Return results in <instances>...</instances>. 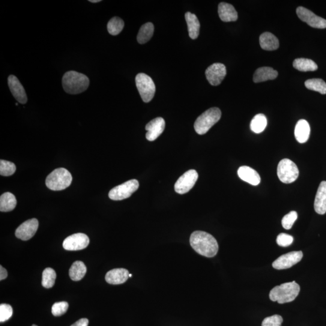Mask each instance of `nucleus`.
<instances>
[{
  "instance_id": "cd10ccee",
  "label": "nucleus",
  "mask_w": 326,
  "mask_h": 326,
  "mask_svg": "<svg viewBox=\"0 0 326 326\" xmlns=\"http://www.w3.org/2000/svg\"><path fill=\"white\" fill-rule=\"evenodd\" d=\"M154 26L151 23H147L143 25L140 28L138 35H137V41L139 43L143 44L151 40L153 36Z\"/></svg>"
},
{
  "instance_id": "2eb2a0df",
  "label": "nucleus",
  "mask_w": 326,
  "mask_h": 326,
  "mask_svg": "<svg viewBox=\"0 0 326 326\" xmlns=\"http://www.w3.org/2000/svg\"><path fill=\"white\" fill-rule=\"evenodd\" d=\"M165 128V121L163 118H155L149 122L146 126L145 130L148 131L146 134V139L152 142L156 140L163 133Z\"/></svg>"
},
{
  "instance_id": "f03ea898",
  "label": "nucleus",
  "mask_w": 326,
  "mask_h": 326,
  "mask_svg": "<svg viewBox=\"0 0 326 326\" xmlns=\"http://www.w3.org/2000/svg\"><path fill=\"white\" fill-rule=\"evenodd\" d=\"M62 86L68 94H77L88 89L89 79L87 76L75 71H69L62 77Z\"/></svg>"
},
{
  "instance_id": "b1692460",
  "label": "nucleus",
  "mask_w": 326,
  "mask_h": 326,
  "mask_svg": "<svg viewBox=\"0 0 326 326\" xmlns=\"http://www.w3.org/2000/svg\"><path fill=\"white\" fill-rule=\"evenodd\" d=\"M185 19L188 26V34L192 40L198 38L200 31V23L196 15L190 13L185 14Z\"/></svg>"
},
{
  "instance_id": "4c0bfd02",
  "label": "nucleus",
  "mask_w": 326,
  "mask_h": 326,
  "mask_svg": "<svg viewBox=\"0 0 326 326\" xmlns=\"http://www.w3.org/2000/svg\"><path fill=\"white\" fill-rule=\"evenodd\" d=\"M277 244L280 247H288L294 242V238L292 236L286 234V233H280L277 238Z\"/></svg>"
},
{
  "instance_id": "c756f323",
  "label": "nucleus",
  "mask_w": 326,
  "mask_h": 326,
  "mask_svg": "<svg viewBox=\"0 0 326 326\" xmlns=\"http://www.w3.org/2000/svg\"><path fill=\"white\" fill-rule=\"evenodd\" d=\"M304 84L310 90L319 92L321 94H326V83L321 79H308Z\"/></svg>"
},
{
  "instance_id": "ddd939ff",
  "label": "nucleus",
  "mask_w": 326,
  "mask_h": 326,
  "mask_svg": "<svg viewBox=\"0 0 326 326\" xmlns=\"http://www.w3.org/2000/svg\"><path fill=\"white\" fill-rule=\"evenodd\" d=\"M227 74L225 65L221 63H215L209 66L205 71V76L211 85L218 86L221 84Z\"/></svg>"
},
{
  "instance_id": "9d476101",
  "label": "nucleus",
  "mask_w": 326,
  "mask_h": 326,
  "mask_svg": "<svg viewBox=\"0 0 326 326\" xmlns=\"http://www.w3.org/2000/svg\"><path fill=\"white\" fill-rule=\"evenodd\" d=\"M303 252L301 251H292V252L283 254L275 260L273 264V267L276 270H286V269L290 268L300 262L303 258Z\"/></svg>"
},
{
  "instance_id": "6e6552de",
  "label": "nucleus",
  "mask_w": 326,
  "mask_h": 326,
  "mask_svg": "<svg viewBox=\"0 0 326 326\" xmlns=\"http://www.w3.org/2000/svg\"><path fill=\"white\" fill-rule=\"evenodd\" d=\"M139 187V181L137 179H131L111 190L108 194L109 198L114 201H121L130 198Z\"/></svg>"
},
{
  "instance_id": "20e7f679",
  "label": "nucleus",
  "mask_w": 326,
  "mask_h": 326,
  "mask_svg": "<svg viewBox=\"0 0 326 326\" xmlns=\"http://www.w3.org/2000/svg\"><path fill=\"white\" fill-rule=\"evenodd\" d=\"M72 176L68 170L58 168L53 170L48 175L46 184L49 189L59 191L69 187L72 182Z\"/></svg>"
},
{
  "instance_id": "f257e3e1",
  "label": "nucleus",
  "mask_w": 326,
  "mask_h": 326,
  "mask_svg": "<svg viewBox=\"0 0 326 326\" xmlns=\"http://www.w3.org/2000/svg\"><path fill=\"white\" fill-rule=\"evenodd\" d=\"M190 244L197 253L206 257H214L219 250L216 239L205 232H194L190 236Z\"/></svg>"
},
{
  "instance_id": "5701e85b",
  "label": "nucleus",
  "mask_w": 326,
  "mask_h": 326,
  "mask_svg": "<svg viewBox=\"0 0 326 326\" xmlns=\"http://www.w3.org/2000/svg\"><path fill=\"white\" fill-rule=\"evenodd\" d=\"M259 43L262 49L265 50H276L279 47V40L270 32H265L260 35Z\"/></svg>"
},
{
  "instance_id": "4468645a",
  "label": "nucleus",
  "mask_w": 326,
  "mask_h": 326,
  "mask_svg": "<svg viewBox=\"0 0 326 326\" xmlns=\"http://www.w3.org/2000/svg\"><path fill=\"white\" fill-rule=\"evenodd\" d=\"M38 226V221L35 218L26 221L16 230V237L23 241L29 240L37 233Z\"/></svg>"
},
{
  "instance_id": "39448f33",
  "label": "nucleus",
  "mask_w": 326,
  "mask_h": 326,
  "mask_svg": "<svg viewBox=\"0 0 326 326\" xmlns=\"http://www.w3.org/2000/svg\"><path fill=\"white\" fill-rule=\"evenodd\" d=\"M221 118V112L218 107H211L198 117L194 122V128L199 135H204Z\"/></svg>"
},
{
  "instance_id": "412c9836",
  "label": "nucleus",
  "mask_w": 326,
  "mask_h": 326,
  "mask_svg": "<svg viewBox=\"0 0 326 326\" xmlns=\"http://www.w3.org/2000/svg\"><path fill=\"white\" fill-rule=\"evenodd\" d=\"M310 128L309 123L304 119L297 122L295 128V137L300 143H306L309 138Z\"/></svg>"
},
{
  "instance_id": "423d86ee",
  "label": "nucleus",
  "mask_w": 326,
  "mask_h": 326,
  "mask_svg": "<svg viewBox=\"0 0 326 326\" xmlns=\"http://www.w3.org/2000/svg\"><path fill=\"white\" fill-rule=\"evenodd\" d=\"M137 89L144 102L148 103L154 97L155 85L150 76L145 73H139L136 77Z\"/></svg>"
},
{
  "instance_id": "4be33fe9",
  "label": "nucleus",
  "mask_w": 326,
  "mask_h": 326,
  "mask_svg": "<svg viewBox=\"0 0 326 326\" xmlns=\"http://www.w3.org/2000/svg\"><path fill=\"white\" fill-rule=\"evenodd\" d=\"M278 72L273 68L264 67L258 68L254 74L253 81L259 83L277 78Z\"/></svg>"
},
{
  "instance_id": "79ce46f5",
  "label": "nucleus",
  "mask_w": 326,
  "mask_h": 326,
  "mask_svg": "<svg viewBox=\"0 0 326 326\" xmlns=\"http://www.w3.org/2000/svg\"><path fill=\"white\" fill-rule=\"evenodd\" d=\"M132 277V274H130V275H129V277Z\"/></svg>"
},
{
  "instance_id": "0eeeda50",
  "label": "nucleus",
  "mask_w": 326,
  "mask_h": 326,
  "mask_svg": "<svg viewBox=\"0 0 326 326\" xmlns=\"http://www.w3.org/2000/svg\"><path fill=\"white\" fill-rule=\"evenodd\" d=\"M277 175L283 183L290 184L298 178L299 170L297 165L292 161L285 158L281 160L278 165Z\"/></svg>"
},
{
  "instance_id": "7c9ffc66",
  "label": "nucleus",
  "mask_w": 326,
  "mask_h": 326,
  "mask_svg": "<svg viewBox=\"0 0 326 326\" xmlns=\"http://www.w3.org/2000/svg\"><path fill=\"white\" fill-rule=\"evenodd\" d=\"M125 23L121 18L115 17L109 21L107 23V29L109 34L116 36L120 34L124 29Z\"/></svg>"
},
{
  "instance_id": "72a5a7b5",
  "label": "nucleus",
  "mask_w": 326,
  "mask_h": 326,
  "mask_svg": "<svg viewBox=\"0 0 326 326\" xmlns=\"http://www.w3.org/2000/svg\"><path fill=\"white\" fill-rule=\"evenodd\" d=\"M298 214L297 212L292 211L289 212L288 214L285 215L283 218L282 221V226L284 229L286 230H290L294 225L295 221L297 220Z\"/></svg>"
},
{
  "instance_id": "f3484780",
  "label": "nucleus",
  "mask_w": 326,
  "mask_h": 326,
  "mask_svg": "<svg viewBox=\"0 0 326 326\" xmlns=\"http://www.w3.org/2000/svg\"><path fill=\"white\" fill-rule=\"evenodd\" d=\"M129 271L124 268L113 269L106 274L105 280L111 285H121L127 282L129 278Z\"/></svg>"
},
{
  "instance_id": "c85d7f7f",
  "label": "nucleus",
  "mask_w": 326,
  "mask_h": 326,
  "mask_svg": "<svg viewBox=\"0 0 326 326\" xmlns=\"http://www.w3.org/2000/svg\"><path fill=\"white\" fill-rule=\"evenodd\" d=\"M267 125V118L263 114H259V115L254 116L251 122V130L254 133H261L265 130Z\"/></svg>"
},
{
  "instance_id": "a878e982",
  "label": "nucleus",
  "mask_w": 326,
  "mask_h": 326,
  "mask_svg": "<svg viewBox=\"0 0 326 326\" xmlns=\"http://www.w3.org/2000/svg\"><path fill=\"white\" fill-rule=\"evenodd\" d=\"M293 67L298 71H314L318 69V65L312 60L306 58H298L293 62Z\"/></svg>"
},
{
  "instance_id": "e433bc0d",
  "label": "nucleus",
  "mask_w": 326,
  "mask_h": 326,
  "mask_svg": "<svg viewBox=\"0 0 326 326\" xmlns=\"http://www.w3.org/2000/svg\"><path fill=\"white\" fill-rule=\"evenodd\" d=\"M282 322V316L274 315L265 318L262 323V326H281Z\"/></svg>"
},
{
  "instance_id": "bb28decb",
  "label": "nucleus",
  "mask_w": 326,
  "mask_h": 326,
  "mask_svg": "<svg viewBox=\"0 0 326 326\" xmlns=\"http://www.w3.org/2000/svg\"><path fill=\"white\" fill-rule=\"evenodd\" d=\"M86 273V267L83 262H74L69 270V276L73 281H79L83 279Z\"/></svg>"
},
{
  "instance_id": "a19ab883",
  "label": "nucleus",
  "mask_w": 326,
  "mask_h": 326,
  "mask_svg": "<svg viewBox=\"0 0 326 326\" xmlns=\"http://www.w3.org/2000/svg\"><path fill=\"white\" fill-rule=\"evenodd\" d=\"M89 2L92 3V4H97V3L100 2V0H89Z\"/></svg>"
},
{
  "instance_id": "58836bf2",
  "label": "nucleus",
  "mask_w": 326,
  "mask_h": 326,
  "mask_svg": "<svg viewBox=\"0 0 326 326\" xmlns=\"http://www.w3.org/2000/svg\"><path fill=\"white\" fill-rule=\"evenodd\" d=\"M88 323L89 321L87 318H81L71 326H88Z\"/></svg>"
},
{
  "instance_id": "dca6fc26",
  "label": "nucleus",
  "mask_w": 326,
  "mask_h": 326,
  "mask_svg": "<svg viewBox=\"0 0 326 326\" xmlns=\"http://www.w3.org/2000/svg\"><path fill=\"white\" fill-rule=\"evenodd\" d=\"M8 85L11 93L16 98V100L20 103H26L28 101V96H27L25 88L19 81V79L14 75H10L8 77Z\"/></svg>"
},
{
  "instance_id": "1a4fd4ad",
  "label": "nucleus",
  "mask_w": 326,
  "mask_h": 326,
  "mask_svg": "<svg viewBox=\"0 0 326 326\" xmlns=\"http://www.w3.org/2000/svg\"><path fill=\"white\" fill-rule=\"evenodd\" d=\"M198 174L195 170H189L178 179L175 184V190L179 194L188 193L198 180Z\"/></svg>"
},
{
  "instance_id": "473e14b6",
  "label": "nucleus",
  "mask_w": 326,
  "mask_h": 326,
  "mask_svg": "<svg viewBox=\"0 0 326 326\" xmlns=\"http://www.w3.org/2000/svg\"><path fill=\"white\" fill-rule=\"evenodd\" d=\"M16 171V166L10 161L1 160L0 161V174L4 176H10Z\"/></svg>"
},
{
  "instance_id": "37998d69",
  "label": "nucleus",
  "mask_w": 326,
  "mask_h": 326,
  "mask_svg": "<svg viewBox=\"0 0 326 326\" xmlns=\"http://www.w3.org/2000/svg\"><path fill=\"white\" fill-rule=\"evenodd\" d=\"M32 326H38V325L34 324V325H32Z\"/></svg>"
},
{
  "instance_id": "6ab92c4d",
  "label": "nucleus",
  "mask_w": 326,
  "mask_h": 326,
  "mask_svg": "<svg viewBox=\"0 0 326 326\" xmlns=\"http://www.w3.org/2000/svg\"><path fill=\"white\" fill-rule=\"evenodd\" d=\"M314 208L319 214L326 213V181H322L319 185L314 202Z\"/></svg>"
},
{
  "instance_id": "ea45409f",
  "label": "nucleus",
  "mask_w": 326,
  "mask_h": 326,
  "mask_svg": "<svg viewBox=\"0 0 326 326\" xmlns=\"http://www.w3.org/2000/svg\"><path fill=\"white\" fill-rule=\"evenodd\" d=\"M8 277V271L6 269L0 266V280H5Z\"/></svg>"
},
{
  "instance_id": "393cba45",
  "label": "nucleus",
  "mask_w": 326,
  "mask_h": 326,
  "mask_svg": "<svg viewBox=\"0 0 326 326\" xmlns=\"http://www.w3.org/2000/svg\"><path fill=\"white\" fill-rule=\"evenodd\" d=\"M17 204V199L13 193H5L0 197V211L2 212L13 211Z\"/></svg>"
},
{
  "instance_id": "9b49d317",
  "label": "nucleus",
  "mask_w": 326,
  "mask_h": 326,
  "mask_svg": "<svg viewBox=\"0 0 326 326\" xmlns=\"http://www.w3.org/2000/svg\"><path fill=\"white\" fill-rule=\"evenodd\" d=\"M297 14L299 19L308 25L316 29H325L326 20L316 16L312 11L303 7H298L297 9Z\"/></svg>"
},
{
  "instance_id": "a211bd4d",
  "label": "nucleus",
  "mask_w": 326,
  "mask_h": 326,
  "mask_svg": "<svg viewBox=\"0 0 326 326\" xmlns=\"http://www.w3.org/2000/svg\"><path fill=\"white\" fill-rule=\"evenodd\" d=\"M238 174L242 180L253 185H257L261 181L258 173L250 167L244 166L239 167Z\"/></svg>"
},
{
  "instance_id": "f8f14e48",
  "label": "nucleus",
  "mask_w": 326,
  "mask_h": 326,
  "mask_svg": "<svg viewBox=\"0 0 326 326\" xmlns=\"http://www.w3.org/2000/svg\"><path fill=\"white\" fill-rule=\"evenodd\" d=\"M89 239L83 233H76L68 236L63 242V247L68 251H78L88 246Z\"/></svg>"
},
{
  "instance_id": "c9c22d12",
  "label": "nucleus",
  "mask_w": 326,
  "mask_h": 326,
  "mask_svg": "<svg viewBox=\"0 0 326 326\" xmlns=\"http://www.w3.org/2000/svg\"><path fill=\"white\" fill-rule=\"evenodd\" d=\"M68 308V303L66 301H61L55 303L53 305L52 312L54 316H59L62 315L67 312Z\"/></svg>"
},
{
  "instance_id": "f704fd0d",
  "label": "nucleus",
  "mask_w": 326,
  "mask_h": 326,
  "mask_svg": "<svg viewBox=\"0 0 326 326\" xmlns=\"http://www.w3.org/2000/svg\"><path fill=\"white\" fill-rule=\"evenodd\" d=\"M13 315V307L10 304H2L0 305V322L8 321Z\"/></svg>"
},
{
  "instance_id": "aec40b11",
  "label": "nucleus",
  "mask_w": 326,
  "mask_h": 326,
  "mask_svg": "<svg viewBox=\"0 0 326 326\" xmlns=\"http://www.w3.org/2000/svg\"><path fill=\"white\" fill-rule=\"evenodd\" d=\"M218 14L220 19L224 22H236L238 19L237 12L232 5L221 3L218 7Z\"/></svg>"
},
{
  "instance_id": "2f4dec72",
  "label": "nucleus",
  "mask_w": 326,
  "mask_h": 326,
  "mask_svg": "<svg viewBox=\"0 0 326 326\" xmlns=\"http://www.w3.org/2000/svg\"><path fill=\"white\" fill-rule=\"evenodd\" d=\"M56 279V274L55 270L50 268H46L43 273L42 285L47 289L52 288L55 285Z\"/></svg>"
},
{
  "instance_id": "7ed1b4c3",
  "label": "nucleus",
  "mask_w": 326,
  "mask_h": 326,
  "mask_svg": "<svg viewBox=\"0 0 326 326\" xmlns=\"http://www.w3.org/2000/svg\"><path fill=\"white\" fill-rule=\"evenodd\" d=\"M300 291V287L295 281L283 283L274 287L270 293V298L273 301L279 304L289 303L294 301Z\"/></svg>"
}]
</instances>
